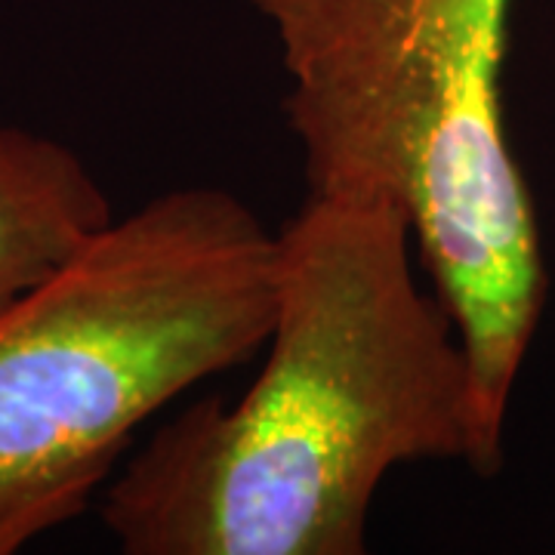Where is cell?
Returning <instances> with one entry per match:
<instances>
[{
  "label": "cell",
  "mask_w": 555,
  "mask_h": 555,
  "mask_svg": "<svg viewBox=\"0 0 555 555\" xmlns=\"http://www.w3.org/2000/svg\"><path fill=\"white\" fill-rule=\"evenodd\" d=\"M266 346L235 404L192 401L105 485L100 518L120 553L361 555L392 469H500L454 318L416 284L396 204L309 192L278 229Z\"/></svg>",
  "instance_id": "6da1fadb"
},
{
  "label": "cell",
  "mask_w": 555,
  "mask_h": 555,
  "mask_svg": "<svg viewBox=\"0 0 555 555\" xmlns=\"http://www.w3.org/2000/svg\"><path fill=\"white\" fill-rule=\"evenodd\" d=\"M513 0H257L287 75L284 115L312 195L396 204L503 423L546 302L534 204L500 105Z\"/></svg>",
  "instance_id": "7a4b0ae2"
},
{
  "label": "cell",
  "mask_w": 555,
  "mask_h": 555,
  "mask_svg": "<svg viewBox=\"0 0 555 555\" xmlns=\"http://www.w3.org/2000/svg\"><path fill=\"white\" fill-rule=\"evenodd\" d=\"M278 232L238 195L173 189L0 312V555L80 518L173 398L266 346Z\"/></svg>",
  "instance_id": "3957f363"
},
{
  "label": "cell",
  "mask_w": 555,
  "mask_h": 555,
  "mask_svg": "<svg viewBox=\"0 0 555 555\" xmlns=\"http://www.w3.org/2000/svg\"><path fill=\"white\" fill-rule=\"evenodd\" d=\"M112 219L100 179L68 145L0 124V312Z\"/></svg>",
  "instance_id": "277c9868"
}]
</instances>
